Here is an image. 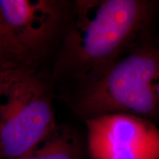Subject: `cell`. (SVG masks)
Here are the masks:
<instances>
[{
    "instance_id": "cell-1",
    "label": "cell",
    "mask_w": 159,
    "mask_h": 159,
    "mask_svg": "<svg viewBox=\"0 0 159 159\" xmlns=\"http://www.w3.org/2000/svg\"><path fill=\"white\" fill-rule=\"evenodd\" d=\"M157 3L148 0H80L54 67L58 78L85 84L100 77L147 32Z\"/></svg>"
},
{
    "instance_id": "cell-7",
    "label": "cell",
    "mask_w": 159,
    "mask_h": 159,
    "mask_svg": "<svg viewBox=\"0 0 159 159\" xmlns=\"http://www.w3.org/2000/svg\"><path fill=\"white\" fill-rule=\"evenodd\" d=\"M11 64H20L6 30V25L0 11V66Z\"/></svg>"
},
{
    "instance_id": "cell-2",
    "label": "cell",
    "mask_w": 159,
    "mask_h": 159,
    "mask_svg": "<svg viewBox=\"0 0 159 159\" xmlns=\"http://www.w3.org/2000/svg\"><path fill=\"white\" fill-rule=\"evenodd\" d=\"M159 48L155 42L134 46L97 79L85 84L76 101L85 119L108 114H131L159 119Z\"/></svg>"
},
{
    "instance_id": "cell-8",
    "label": "cell",
    "mask_w": 159,
    "mask_h": 159,
    "mask_svg": "<svg viewBox=\"0 0 159 159\" xmlns=\"http://www.w3.org/2000/svg\"><path fill=\"white\" fill-rule=\"evenodd\" d=\"M155 87H156V90H157V94H158L159 96V77L157 80L156 81V83H155Z\"/></svg>"
},
{
    "instance_id": "cell-6",
    "label": "cell",
    "mask_w": 159,
    "mask_h": 159,
    "mask_svg": "<svg viewBox=\"0 0 159 159\" xmlns=\"http://www.w3.org/2000/svg\"><path fill=\"white\" fill-rule=\"evenodd\" d=\"M18 159H81V146L70 128L57 125L32 151Z\"/></svg>"
},
{
    "instance_id": "cell-4",
    "label": "cell",
    "mask_w": 159,
    "mask_h": 159,
    "mask_svg": "<svg viewBox=\"0 0 159 159\" xmlns=\"http://www.w3.org/2000/svg\"><path fill=\"white\" fill-rule=\"evenodd\" d=\"M90 159H159V128L131 114H108L86 119Z\"/></svg>"
},
{
    "instance_id": "cell-3",
    "label": "cell",
    "mask_w": 159,
    "mask_h": 159,
    "mask_svg": "<svg viewBox=\"0 0 159 159\" xmlns=\"http://www.w3.org/2000/svg\"><path fill=\"white\" fill-rule=\"evenodd\" d=\"M57 125L49 88L32 67L0 66V159L27 155Z\"/></svg>"
},
{
    "instance_id": "cell-9",
    "label": "cell",
    "mask_w": 159,
    "mask_h": 159,
    "mask_svg": "<svg viewBox=\"0 0 159 159\" xmlns=\"http://www.w3.org/2000/svg\"><path fill=\"white\" fill-rule=\"evenodd\" d=\"M156 43H157V46H158L159 48V34L158 36H157V39H156Z\"/></svg>"
},
{
    "instance_id": "cell-5",
    "label": "cell",
    "mask_w": 159,
    "mask_h": 159,
    "mask_svg": "<svg viewBox=\"0 0 159 159\" xmlns=\"http://www.w3.org/2000/svg\"><path fill=\"white\" fill-rule=\"evenodd\" d=\"M0 11L19 61L30 66L58 31L65 3L57 0H0Z\"/></svg>"
}]
</instances>
